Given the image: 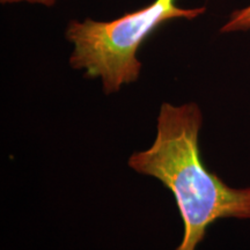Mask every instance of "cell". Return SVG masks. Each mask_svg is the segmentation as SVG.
<instances>
[{"label": "cell", "mask_w": 250, "mask_h": 250, "mask_svg": "<svg viewBox=\"0 0 250 250\" xmlns=\"http://www.w3.org/2000/svg\"><path fill=\"white\" fill-rule=\"evenodd\" d=\"M202 124L196 103H162L154 143L129 159L134 171L159 180L173 193L184 227L176 250H196L208 228L220 219H250V187L227 186L203 162Z\"/></svg>", "instance_id": "6da1fadb"}, {"label": "cell", "mask_w": 250, "mask_h": 250, "mask_svg": "<svg viewBox=\"0 0 250 250\" xmlns=\"http://www.w3.org/2000/svg\"><path fill=\"white\" fill-rule=\"evenodd\" d=\"M204 12V7H179L176 0H154L112 21L71 20L65 34L73 45L71 67L83 71L89 79H101L107 95L117 93L139 78L138 50L156 28L176 19L193 20Z\"/></svg>", "instance_id": "7a4b0ae2"}, {"label": "cell", "mask_w": 250, "mask_h": 250, "mask_svg": "<svg viewBox=\"0 0 250 250\" xmlns=\"http://www.w3.org/2000/svg\"><path fill=\"white\" fill-rule=\"evenodd\" d=\"M250 29V5L248 7L233 12L226 23L221 28V33H234Z\"/></svg>", "instance_id": "3957f363"}, {"label": "cell", "mask_w": 250, "mask_h": 250, "mask_svg": "<svg viewBox=\"0 0 250 250\" xmlns=\"http://www.w3.org/2000/svg\"><path fill=\"white\" fill-rule=\"evenodd\" d=\"M1 4L9 5V4H21V2H27L30 5H41L45 7H52L58 0H0Z\"/></svg>", "instance_id": "277c9868"}]
</instances>
